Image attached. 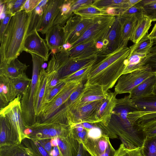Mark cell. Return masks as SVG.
<instances>
[{
    "mask_svg": "<svg viewBox=\"0 0 156 156\" xmlns=\"http://www.w3.org/2000/svg\"><path fill=\"white\" fill-rule=\"evenodd\" d=\"M82 83L79 81L68 82L63 88L50 101L42 105L36 122H43L68 100Z\"/></svg>",
    "mask_w": 156,
    "mask_h": 156,
    "instance_id": "obj_8",
    "label": "cell"
},
{
    "mask_svg": "<svg viewBox=\"0 0 156 156\" xmlns=\"http://www.w3.org/2000/svg\"><path fill=\"white\" fill-rule=\"evenodd\" d=\"M96 42L92 40L78 45L67 51L70 57L74 59H81L97 55L99 51L96 46Z\"/></svg>",
    "mask_w": 156,
    "mask_h": 156,
    "instance_id": "obj_24",
    "label": "cell"
},
{
    "mask_svg": "<svg viewBox=\"0 0 156 156\" xmlns=\"http://www.w3.org/2000/svg\"><path fill=\"white\" fill-rule=\"evenodd\" d=\"M72 47V45L71 44L69 43H66L63 45L62 48L65 50L67 51L71 48Z\"/></svg>",
    "mask_w": 156,
    "mask_h": 156,
    "instance_id": "obj_58",
    "label": "cell"
},
{
    "mask_svg": "<svg viewBox=\"0 0 156 156\" xmlns=\"http://www.w3.org/2000/svg\"><path fill=\"white\" fill-rule=\"evenodd\" d=\"M130 52L129 48L127 46L111 53L98 54L91 66L86 83L101 86L108 92L122 75Z\"/></svg>",
    "mask_w": 156,
    "mask_h": 156,
    "instance_id": "obj_1",
    "label": "cell"
},
{
    "mask_svg": "<svg viewBox=\"0 0 156 156\" xmlns=\"http://www.w3.org/2000/svg\"><path fill=\"white\" fill-rule=\"evenodd\" d=\"M29 66L16 58L12 60L8 64L0 65V76L9 78L16 77L26 73Z\"/></svg>",
    "mask_w": 156,
    "mask_h": 156,
    "instance_id": "obj_27",
    "label": "cell"
},
{
    "mask_svg": "<svg viewBox=\"0 0 156 156\" xmlns=\"http://www.w3.org/2000/svg\"><path fill=\"white\" fill-rule=\"evenodd\" d=\"M142 112L136 121L137 125L143 131L145 137L156 135V112Z\"/></svg>",
    "mask_w": 156,
    "mask_h": 156,
    "instance_id": "obj_26",
    "label": "cell"
},
{
    "mask_svg": "<svg viewBox=\"0 0 156 156\" xmlns=\"http://www.w3.org/2000/svg\"><path fill=\"white\" fill-rule=\"evenodd\" d=\"M136 4L142 8L145 15L152 21H156V0H141Z\"/></svg>",
    "mask_w": 156,
    "mask_h": 156,
    "instance_id": "obj_40",
    "label": "cell"
},
{
    "mask_svg": "<svg viewBox=\"0 0 156 156\" xmlns=\"http://www.w3.org/2000/svg\"><path fill=\"white\" fill-rule=\"evenodd\" d=\"M116 151L111 143L105 152L101 156H114Z\"/></svg>",
    "mask_w": 156,
    "mask_h": 156,
    "instance_id": "obj_54",
    "label": "cell"
},
{
    "mask_svg": "<svg viewBox=\"0 0 156 156\" xmlns=\"http://www.w3.org/2000/svg\"><path fill=\"white\" fill-rule=\"evenodd\" d=\"M12 16L10 14L6 13L5 17L3 19L0 20V41L2 38L4 32L8 25V23Z\"/></svg>",
    "mask_w": 156,
    "mask_h": 156,
    "instance_id": "obj_51",
    "label": "cell"
},
{
    "mask_svg": "<svg viewBox=\"0 0 156 156\" xmlns=\"http://www.w3.org/2000/svg\"><path fill=\"white\" fill-rule=\"evenodd\" d=\"M83 87L84 85L82 83L72 94L68 100L43 123H56L69 125L67 119L68 112L72 104L81 93Z\"/></svg>",
    "mask_w": 156,
    "mask_h": 156,
    "instance_id": "obj_16",
    "label": "cell"
},
{
    "mask_svg": "<svg viewBox=\"0 0 156 156\" xmlns=\"http://www.w3.org/2000/svg\"><path fill=\"white\" fill-rule=\"evenodd\" d=\"M73 14L85 19H93L101 16L108 14L104 10L91 4L80 7L73 12Z\"/></svg>",
    "mask_w": 156,
    "mask_h": 156,
    "instance_id": "obj_33",
    "label": "cell"
},
{
    "mask_svg": "<svg viewBox=\"0 0 156 156\" xmlns=\"http://www.w3.org/2000/svg\"><path fill=\"white\" fill-rule=\"evenodd\" d=\"M22 97L18 95L7 106L0 109V115L5 118L11 131L12 144H20L24 138H29L24 133L26 126L22 114Z\"/></svg>",
    "mask_w": 156,
    "mask_h": 156,
    "instance_id": "obj_6",
    "label": "cell"
},
{
    "mask_svg": "<svg viewBox=\"0 0 156 156\" xmlns=\"http://www.w3.org/2000/svg\"><path fill=\"white\" fill-rule=\"evenodd\" d=\"M6 13L12 16L23 10L26 0H3Z\"/></svg>",
    "mask_w": 156,
    "mask_h": 156,
    "instance_id": "obj_41",
    "label": "cell"
},
{
    "mask_svg": "<svg viewBox=\"0 0 156 156\" xmlns=\"http://www.w3.org/2000/svg\"><path fill=\"white\" fill-rule=\"evenodd\" d=\"M114 156H144L141 148L138 147L134 149H129L126 147L123 144L120 145L116 150Z\"/></svg>",
    "mask_w": 156,
    "mask_h": 156,
    "instance_id": "obj_43",
    "label": "cell"
},
{
    "mask_svg": "<svg viewBox=\"0 0 156 156\" xmlns=\"http://www.w3.org/2000/svg\"><path fill=\"white\" fill-rule=\"evenodd\" d=\"M72 11L76 10L82 6L92 4L94 1L91 0H70Z\"/></svg>",
    "mask_w": 156,
    "mask_h": 156,
    "instance_id": "obj_49",
    "label": "cell"
},
{
    "mask_svg": "<svg viewBox=\"0 0 156 156\" xmlns=\"http://www.w3.org/2000/svg\"><path fill=\"white\" fill-rule=\"evenodd\" d=\"M0 146L12 144L11 132L5 118L0 115Z\"/></svg>",
    "mask_w": 156,
    "mask_h": 156,
    "instance_id": "obj_39",
    "label": "cell"
},
{
    "mask_svg": "<svg viewBox=\"0 0 156 156\" xmlns=\"http://www.w3.org/2000/svg\"><path fill=\"white\" fill-rule=\"evenodd\" d=\"M135 15L138 19L143 15H145L142 8L136 4L134 5L124 11L121 16Z\"/></svg>",
    "mask_w": 156,
    "mask_h": 156,
    "instance_id": "obj_48",
    "label": "cell"
},
{
    "mask_svg": "<svg viewBox=\"0 0 156 156\" xmlns=\"http://www.w3.org/2000/svg\"><path fill=\"white\" fill-rule=\"evenodd\" d=\"M154 45L151 49V53L156 51V39L154 40Z\"/></svg>",
    "mask_w": 156,
    "mask_h": 156,
    "instance_id": "obj_59",
    "label": "cell"
},
{
    "mask_svg": "<svg viewBox=\"0 0 156 156\" xmlns=\"http://www.w3.org/2000/svg\"><path fill=\"white\" fill-rule=\"evenodd\" d=\"M151 20L145 15L138 19L130 40L134 44L137 43L147 34L151 26Z\"/></svg>",
    "mask_w": 156,
    "mask_h": 156,
    "instance_id": "obj_30",
    "label": "cell"
},
{
    "mask_svg": "<svg viewBox=\"0 0 156 156\" xmlns=\"http://www.w3.org/2000/svg\"><path fill=\"white\" fill-rule=\"evenodd\" d=\"M96 46L100 52L104 47V44L102 41H99L96 42Z\"/></svg>",
    "mask_w": 156,
    "mask_h": 156,
    "instance_id": "obj_57",
    "label": "cell"
},
{
    "mask_svg": "<svg viewBox=\"0 0 156 156\" xmlns=\"http://www.w3.org/2000/svg\"><path fill=\"white\" fill-rule=\"evenodd\" d=\"M108 93L101 86L86 83L81 93L72 105L69 111L95 101L104 99L106 98Z\"/></svg>",
    "mask_w": 156,
    "mask_h": 156,
    "instance_id": "obj_13",
    "label": "cell"
},
{
    "mask_svg": "<svg viewBox=\"0 0 156 156\" xmlns=\"http://www.w3.org/2000/svg\"><path fill=\"white\" fill-rule=\"evenodd\" d=\"M65 0H48L44 9L41 22L37 30L42 34H45L52 26L58 15L60 7Z\"/></svg>",
    "mask_w": 156,
    "mask_h": 156,
    "instance_id": "obj_15",
    "label": "cell"
},
{
    "mask_svg": "<svg viewBox=\"0 0 156 156\" xmlns=\"http://www.w3.org/2000/svg\"><path fill=\"white\" fill-rule=\"evenodd\" d=\"M30 54L33 64L31 81L23 93L21 100L22 116L26 127L36 122L34 112L35 97L40 73L44 61L43 58L33 53Z\"/></svg>",
    "mask_w": 156,
    "mask_h": 156,
    "instance_id": "obj_4",
    "label": "cell"
},
{
    "mask_svg": "<svg viewBox=\"0 0 156 156\" xmlns=\"http://www.w3.org/2000/svg\"><path fill=\"white\" fill-rule=\"evenodd\" d=\"M49 50L45 40L40 36L37 30L26 36L23 44V51L34 54L47 61L49 55Z\"/></svg>",
    "mask_w": 156,
    "mask_h": 156,
    "instance_id": "obj_14",
    "label": "cell"
},
{
    "mask_svg": "<svg viewBox=\"0 0 156 156\" xmlns=\"http://www.w3.org/2000/svg\"><path fill=\"white\" fill-rule=\"evenodd\" d=\"M28 127L32 130L28 136L35 140H51L55 137L62 136L71 129L69 125L59 123L36 122Z\"/></svg>",
    "mask_w": 156,
    "mask_h": 156,
    "instance_id": "obj_10",
    "label": "cell"
},
{
    "mask_svg": "<svg viewBox=\"0 0 156 156\" xmlns=\"http://www.w3.org/2000/svg\"><path fill=\"white\" fill-rule=\"evenodd\" d=\"M47 73V81L45 90L53 88L61 81L58 78L56 71H52Z\"/></svg>",
    "mask_w": 156,
    "mask_h": 156,
    "instance_id": "obj_47",
    "label": "cell"
},
{
    "mask_svg": "<svg viewBox=\"0 0 156 156\" xmlns=\"http://www.w3.org/2000/svg\"><path fill=\"white\" fill-rule=\"evenodd\" d=\"M104 99L95 101L69 110L67 117L68 124L71 126L84 122L96 124L97 110Z\"/></svg>",
    "mask_w": 156,
    "mask_h": 156,
    "instance_id": "obj_11",
    "label": "cell"
},
{
    "mask_svg": "<svg viewBox=\"0 0 156 156\" xmlns=\"http://www.w3.org/2000/svg\"><path fill=\"white\" fill-rule=\"evenodd\" d=\"M93 22L94 19H85L77 15L70 17L63 27L64 44L72 45L83 35Z\"/></svg>",
    "mask_w": 156,
    "mask_h": 156,
    "instance_id": "obj_12",
    "label": "cell"
},
{
    "mask_svg": "<svg viewBox=\"0 0 156 156\" xmlns=\"http://www.w3.org/2000/svg\"><path fill=\"white\" fill-rule=\"evenodd\" d=\"M142 115L133 104L129 95L117 99L108 125L106 126L121 140L131 143L140 137L141 131L136 121Z\"/></svg>",
    "mask_w": 156,
    "mask_h": 156,
    "instance_id": "obj_2",
    "label": "cell"
},
{
    "mask_svg": "<svg viewBox=\"0 0 156 156\" xmlns=\"http://www.w3.org/2000/svg\"><path fill=\"white\" fill-rule=\"evenodd\" d=\"M57 138L59 156H77L80 142L73 133L72 128L68 133L57 137Z\"/></svg>",
    "mask_w": 156,
    "mask_h": 156,
    "instance_id": "obj_18",
    "label": "cell"
},
{
    "mask_svg": "<svg viewBox=\"0 0 156 156\" xmlns=\"http://www.w3.org/2000/svg\"><path fill=\"white\" fill-rule=\"evenodd\" d=\"M120 24V38L119 48L127 47L138 20L135 15L118 16Z\"/></svg>",
    "mask_w": 156,
    "mask_h": 156,
    "instance_id": "obj_22",
    "label": "cell"
},
{
    "mask_svg": "<svg viewBox=\"0 0 156 156\" xmlns=\"http://www.w3.org/2000/svg\"><path fill=\"white\" fill-rule=\"evenodd\" d=\"M88 136L93 138H98L102 134L101 129L95 126L93 128L89 129L88 131Z\"/></svg>",
    "mask_w": 156,
    "mask_h": 156,
    "instance_id": "obj_53",
    "label": "cell"
},
{
    "mask_svg": "<svg viewBox=\"0 0 156 156\" xmlns=\"http://www.w3.org/2000/svg\"><path fill=\"white\" fill-rule=\"evenodd\" d=\"M148 55L130 53L127 58L122 75L139 69L146 65Z\"/></svg>",
    "mask_w": 156,
    "mask_h": 156,
    "instance_id": "obj_31",
    "label": "cell"
},
{
    "mask_svg": "<svg viewBox=\"0 0 156 156\" xmlns=\"http://www.w3.org/2000/svg\"><path fill=\"white\" fill-rule=\"evenodd\" d=\"M31 14L23 10L11 17L0 41V65L8 64L23 51Z\"/></svg>",
    "mask_w": 156,
    "mask_h": 156,
    "instance_id": "obj_3",
    "label": "cell"
},
{
    "mask_svg": "<svg viewBox=\"0 0 156 156\" xmlns=\"http://www.w3.org/2000/svg\"><path fill=\"white\" fill-rule=\"evenodd\" d=\"M89 154L84 148L81 143H80L78 152L77 156H89Z\"/></svg>",
    "mask_w": 156,
    "mask_h": 156,
    "instance_id": "obj_55",
    "label": "cell"
},
{
    "mask_svg": "<svg viewBox=\"0 0 156 156\" xmlns=\"http://www.w3.org/2000/svg\"><path fill=\"white\" fill-rule=\"evenodd\" d=\"M70 0H65L60 7V11L55 19L53 25H59L64 27L67 20L73 16Z\"/></svg>",
    "mask_w": 156,
    "mask_h": 156,
    "instance_id": "obj_38",
    "label": "cell"
},
{
    "mask_svg": "<svg viewBox=\"0 0 156 156\" xmlns=\"http://www.w3.org/2000/svg\"><path fill=\"white\" fill-rule=\"evenodd\" d=\"M47 81V73L44 69L42 68L40 71L39 76L35 97L34 112L37 118L40 112L42 106L46 88Z\"/></svg>",
    "mask_w": 156,
    "mask_h": 156,
    "instance_id": "obj_29",
    "label": "cell"
},
{
    "mask_svg": "<svg viewBox=\"0 0 156 156\" xmlns=\"http://www.w3.org/2000/svg\"><path fill=\"white\" fill-rule=\"evenodd\" d=\"M141 148L144 156H156V135L145 137Z\"/></svg>",
    "mask_w": 156,
    "mask_h": 156,
    "instance_id": "obj_42",
    "label": "cell"
},
{
    "mask_svg": "<svg viewBox=\"0 0 156 156\" xmlns=\"http://www.w3.org/2000/svg\"><path fill=\"white\" fill-rule=\"evenodd\" d=\"M149 37L151 39H156V23L155 24L150 33L148 34Z\"/></svg>",
    "mask_w": 156,
    "mask_h": 156,
    "instance_id": "obj_56",
    "label": "cell"
},
{
    "mask_svg": "<svg viewBox=\"0 0 156 156\" xmlns=\"http://www.w3.org/2000/svg\"><path fill=\"white\" fill-rule=\"evenodd\" d=\"M147 34L137 43L134 44L130 47V53H136L148 55L151 53V51L154 45V40L151 39Z\"/></svg>",
    "mask_w": 156,
    "mask_h": 156,
    "instance_id": "obj_36",
    "label": "cell"
},
{
    "mask_svg": "<svg viewBox=\"0 0 156 156\" xmlns=\"http://www.w3.org/2000/svg\"><path fill=\"white\" fill-rule=\"evenodd\" d=\"M16 98L9 78L0 76V108L7 106Z\"/></svg>",
    "mask_w": 156,
    "mask_h": 156,
    "instance_id": "obj_28",
    "label": "cell"
},
{
    "mask_svg": "<svg viewBox=\"0 0 156 156\" xmlns=\"http://www.w3.org/2000/svg\"><path fill=\"white\" fill-rule=\"evenodd\" d=\"M0 156H29L25 147L20 144L0 146Z\"/></svg>",
    "mask_w": 156,
    "mask_h": 156,
    "instance_id": "obj_37",
    "label": "cell"
},
{
    "mask_svg": "<svg viewBox=\"0 0 156 156\" xmlns=\"http://www.w3.org/2000/svg\"><path fill=\"white\" fill-rule=\"evenodd\" d=\"M117 95L114 92L108 93L97 110L95 116L96 123L107 126L116 104Z\"/></svg>",
    "mask_w": 156,
    "mask_h": 156,
    "instance_id": "obj_17",
    "label": "cell"
},
{
    "mask_svg": "<svg viewBox=\"0 0 156 156\" xmlns=\"http://www.w3.org/2000/svg\"><path fill=\"white\" fill-rule=\"evenodd\" d=\"M45 34V40L51 50L50 54H55L63 49L62 46L64 44L63 27L59 25H53Z\"/></svg>",
    "mask_w": 156,
    "mask_h": 156,
    "instance_id": "obj_19",
    "label": "cell"
},
{
    "mask_svg": "<svg viewBox=\"0 0 156 156\" xmlns=\"http://www.w3.org/2000/svg\"><path fill=\"white\" fill-rule=\"evenodd\" d=\"M155 73H156V70H155Z\"/></svg>",
    "mask_w": 156,
    "mask_h": 156,
    "instance_id": "obj_61",
    "label": "cell"
},
{
    "mask_svg": "<svg viewBox=\"0 0 156 156\" xmlns=\"http://www.w3.org/2000/svg\"><path fill=\"white\" fill-rule=\"evenodd\" d=\"M156 88L155 72L134 88L129 95L131 99H134L154 94Z\"/></svg>",
    "mask_w": 156,
    "mask_h": 156,
    "instance_id": "obj_25",
    "label": "cell"
},
{
    "mask_svg": "<svg viewBox=\"0 0 156 156\" xmlns=\"http://www.w3.org/2000/svg\"><path fill=\"white\" fill-rule=\"evenodd\" d=\"M131 100L138 111L156 112V94L155 93Z\"/></svg>",
    "mask_w": 156,
    "mask_h": 156,
    "instance_id": "obj_32",
    "label": "cell"
},
{
    "mask_svg": "<svg viewBox=\"0 0 156 156\" xmlns=\"http://www.w3.org/2000/svg\"><path fill=\"white\" fill-rule=\"evenodd\" d=\"M9 79L16 97L19 94L22 96L31 81V79L28 77L26 73H22L16 77Z\"/></svg>",
    "mask_w": 156,
    "mask_h": 156,
    "instance_id": "obj_34",
    "label": "cell"
},
{
    "mask_svg": "<svg viewBox=\"0 0 156 156\" xmlns=\"http://www.w3.org/2000/svg\"><path fill=\"white\" fill-rule=\"evenodd\" d=\"M91 65L76 71L62 80L67 82L73 81L83 82L84 80H87Z\"/></svg>",
    "mask_w": 156,
    "mask_h": 156,
    "instance_id": "obj_44",
    "label": "cell"
},
{
    "mask_svg": "<svg viewBox=\"0 0 156 156\" xmlns=\"http://www.w3.org/2000/svg\"><path fill=\"white\" fill-rule=\"evenodd\" d=\"M97 57L94 55L85 59H74L71 58L67 51L63 49L52 55L48 68L56 71L60 80H62L76 71L94 63Z\"/></svg>",
    "mask_w": 156,
    "mask_h": 156,
    "instance_id": "obj_5",
    "label": "cell"
},
{
    "mask_svg": "<svg viewBox=\"0 0 156 156\" xmlns=\"http://www.w3.org/2000/svg\"><path fill=\"white\" fill-rule=\"evenodd\" d=\"M71 127L73 133L80 143L84 141L89 136L87 130L82 123Z\"/></svg>",
    "mask_w": 156,
    "mask_h": 156,
    "instance_id": "obj_46",
    "label": "cell"
},
{
    "mask_svg": "<svg viewBox=\"0 0 156 156\" xmlns=\"http://www.w3.org/2000/svg\"><path fill=\"white\" fill-rule=\"evenodd\" d=\"M48 1V0H41L38 5L31 12L27 35L37 30L42 19L44 7Z\"/></svg>",
    "mask_w": 156,
    "mask_h": 156,
    "instance_id": "obj_35",
    "label": "cell"
},
{
    "mask_svg": "<svg viewBox=\"0 0 156 156\" xmlns=\"http://www.w3.org/2000/svg\"><path fill=\"white\" fill-rule=\"evenodd\" d=\"M61 80L60 82L53 88L45 90L42 105L50 101L63 88L67 82L62 80Z\"/></svg>",
    "mask_w": 156,
    "mask_h": 156,
    "instance_id": "obj_45",
    "label": "cell"
},
{
    "mask_svg": "<svg viewBox=\"0 0 156 156\" xmlns=\"http://www.w3.org/2000/svg\"><path fill=\"white\" fill-rule=\"evenodd\" d=\"M155 73L148 65L133 72L122 75L115 86L114 92L117 94L130 93L136 87Z\"/></svg>",
    "mask_w": 156,
    "mask_h": 156,
    "instance_id": "obj_9",
    "label": "cell"
},
{
    "mask_svg": "<svg viewBox=\"0 0 156 156\" xmlns=\"http://www.w3.org/2000/svg\"><path fill=\"white\" fill-rule=\"evenodd\" d=\"M146 64L156 70V51L151 52L148 55L146 60Z\"/></svg>",
    "mask_w": 156,
    "mask_h": 156,
    "instance_id": "obj_52",
    "label": "cell"
},
{
    "mask_svg": "<svg viewBox=\"0 0 156 156\" xmlns=\"http://www.w3.org/2000/svg\"><path fill=\"white\" fill-rule=\"evenodd\" d=\"M120 29L118 16H116L115 19L106 37L102 41L104 47L98 54L111 53L119 48Z\"/></svg>",
    "mask_w": 156,
    "mask_h": 156,
    "instance_id": "obj_21",
    "label": "cell"
},
{
    "mask_svg": "<svg viewBox=\"0 0 156 156\" xmlns=\"http://www.w3.org/2000/svg\"><path fill=\"white\" fill-rule=\"evenodd\" d=\"M109 139L107 136L102 134L97 138L88 136L80 143L91 156H101L105 152L111 143Z\"/></svg>",
    "mask_w": 156,
    "mask_h": 156,
    "instance_id": "obj_20",
    "label": "cell"
},
{
    "mask_svg": "<svg viewBox=\"0 0 156 156\" xmlns=\"http://www.w3.org/2000/svg\"><path fill=\"white\" fill-rule=\"evenodd\" d=\"M41 0H26L23 10L27 12H32L39 4Z\"/></svg>",
    "mask_w": 156,
    "mask_h": 156,
    "instance_id": "obj_50",
    "label": "cell"
},
{
    "mask_svg": "<svg viewBox=\"0 0 156 156\" xmlns=\"http://www.w3.org/2000/svg\"><path fill=\"white\" fill-rule=\"evenodd\" d=\"M140 0H96L93 4L97 7L103 10L108 8L115 9L117 16H121L126 10L135 5Z\"/></svg>",
    "mask_w": 156,
    "mask_h": 156,
    "instance_id": "obj_23",
    "label": "cell"
},
{
    "mask_svg": "<svg viewBox=\"0 0 156 156\" xmlns=\"http://www.w3.org/2000/svg\"><path fill=\"white\" fill-rule=\"evenodd\" d=\"M115 18L116 16L114 15L105 14L94 19L92 24L79 39L72 44L71 48L92 40L96 42L103 41L106 37Z\"/></svg>",
    "mask_w": 156,
    "mask_h": 156,
    "instance_id": "obj_7",
    "label": "cell"
},
{
    "mask_svg": "<svg viewBox=\"0 0 156 156\" xmlns=\"http://www.w3.org/2000/svg\"><path fill=\"white\" fill-rule=\"evenodd\" d=\"M154 93L156 94V88L155 89V90Z\"/></svg>",
    "mask_w": 156,
    "mask_h": 156,
    "instance_id": "obj_60",
    "label": "cell"
}]
</instances>
